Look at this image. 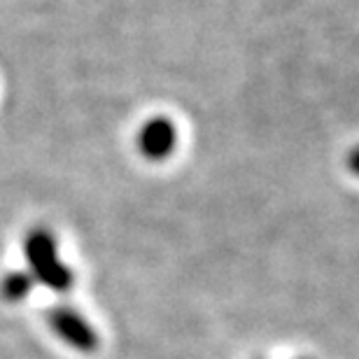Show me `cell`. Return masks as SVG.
<instances>
[{"label":"cell","mask_w":359,"mask_h":359,"mask_svg":"<svg viewBox=\"0 0 359 359\" xmlns=\"http://www.w3.org/2000/svg\"><path fill=\"white\" fill-rule=\"evenodd\" d=\"M26 259L31 264L33 280L54 292H68L75 285V273L61 262L56 238L47 229H35L26 238Z\"/></svg>","instance_id":"cell-1"},{"label":"cell","mask_w":359,"mask_h":359,"mask_svg":"<svg viewBox=\"0 0 359 359\" xmlns=\"http://www.w3.org/2000/svg\"><path fill=\"white\" fill-rule=\"evenodd\" d=\"M49 325H52L54 332L75 350L91 353V350L98 348V336L93 332V327L80 313L73 311V308H66V306L54 308V311L49 313Z\"/></svg>","instance_id":"cell-2"},{"label":"cell","mask_w":359,"mask_h":359,"mask_svg":"<svg viewBox=\"0 0 359 359\" xmlns=\"http://www.w3.org/2000/svg\"><path fill=\"white\" fill-rule=\"evenodd\" d=\"M177 145V131L173 121L166 117H154L147 124H142L138 133L140 154L149 161H163L173 154Z\"/></svg>","instance_id":"cell-3"},{"label":"cell","mask_w":359,"mask_h":359,"mask_svg":"<svg viewBox=\"0 0 359 359\" xmlns=\"http://www.w3.org/2000/svg\"><path fill=\"white\" fill-rule=\"evenodd\" d=\"M33 276H28V273H21V271H14L10 273L3 285H0V294H3V299H7L10 304H19L21 299L28 297V292L33 290Z\"/></svg>","instance_id":"cell-4"},{"label":"cell","mask_w":359,"mask_h":359,"mask_svg":"<svg viewBox=\"0 0 359 359\" xmlns=\"http://www.w3.org/2000/svg\"><path fill=\"white\" fill-rule=\"evenodd\" d=\"M348 168L359 177V147H355L353 152L348 154Z\"/></svg>","instance_id":"cell-5"}]
</instances>
